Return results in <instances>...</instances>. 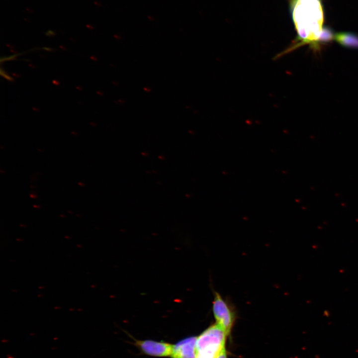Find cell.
I'll return each mask as SVG.
<instances>
[{
	"label": "cell",
	"instance_id": "9a60e30c",
	"mask_svg": "<svg viewBox=\"0 0 358 358\" xmlns=\"http://www.w3.org/2000/svg\"><path fill=\"white\" fill-rule=\"evenodd\" d=\"M60 47L61 49H63V50H66V48L65 47H64V46H62L61 45L60 46Z\"/></svg>",
	"mask_w": 358,
	"mask_h": 358
},
{
	"label": "cell",
	"instance_id": "52a82bcc",
	"mask_svg": "<svg viewBox=\"0 0 358 358\" xmlns=\"http://www.w3.org/2000/svg\"><path fill=\"white\" fill-rule=\"evenodd\" d=\"M335 38L332 30L328 27H324L319 40V44H324L330 42Z\"/></svg>",
	"mask_w": 358,
	"mask_h": 358
},
{
	"label": "cell",
	"instance_id": "277c9868",
	"mask_svg": "<svg viewBox=\"0 0 358 358\" xmlns=\"http://www.w3.org/2000/svg\"><path fill=\"white\" fill-rule=\"evenodd\" d=\"M134 344L144 354L156 357L171 356L173 345L164 342L151 340H138L135 339Z\"/></svg>",
	"mask_w": 358,
	"mask_h": 358
},
{
	"label": "cell",
	"instance_id": "2e32d148",
	"mask_svg": "<svg viewBox=\"0 0 358 358\" xmlns=\"http://www.w3.org/2000/svg\"><path fill=\"white\" fill-rule=\"evenodd\" d=\"M27 10L29 11L30 12H32V10L29 8H27Z\"/></svg>",
	"mask_w": 358,
	"mask_h": 358
},
{
	"label": "cell",
	"instance_id": "e0dca14e",
	"mask_svg": "<svg viewBox=\"0 0 358 358\" xmlns=\"http://www.w3.org/2000/svg\"><path fill=\"white\" fill-rule=\"evenodd\" d=\"M29 66H31V67H32V68H33L35 67V66H33V65H32V64H31V65L29 64Z\"/></svg>",
	"mask_w": 358,
	"mask_h": 358
},
{
	"label": "cell",
	"instance_id": "7c38bea8",
	"mask_svg": "<svg viewBox=\"0 0 358 358\" xmlns=\"http://www.w3.org/2000/svg\"><path fill=\"white\" fill-rule=\"evenodd\" d=\"M94 4L96 6H100L101 5V3L99 1H94Z\"/></svg>",
	"mask_w": 358,
	"mask_h": 358
},
{
	"label": "cell",
	"instance_id": "8992f818",
	"mask_svg": "<svg viewBox=\"0 0 358 358\" xmlns=\"http://www.w3.org/2000/svg\"><path fill=\"white\" fill-rule=\"evenodd\" d=\"M337 42L342 46L358 49V35L351 32H340L335 35Z\"/></svg>",
	"mask_w": 358,
	"mask_h": 358
},
{
	"label": "cell",
	"instance_id": "ba28073f",
	"mask_svg": "<svg viewBox=\"0 0 358 358\" xmlns=\"http://www.w3.org/2000/svg\"><path fill=\"white\" fill-rule=\"evenodd\" d=\"M217 358H227L226 351L225 349L222 351V352L220 354V355Z\"/></svg>",
	"mask_w": 358,
	"mask_h": 358
},
{
	"label": "cell",
	"instance_id": "5b68a950",
	"mask_svg": "<svg viewBox=\"0 0 358 358\" xmlns=\"http://www.w3.org/2000/svg\"><path fill=\"white\" fill-rule=\"evenodd\" d=\"M197 337L190 336L183 339L173 345L172 358H195Z\"/></svg>",
	"mask_w": 358,
	"mask_h": 358
},
{
	"label": "cell",
	"instance_id": "6da1fadb",
	"mask_svg": "<svg viewBox=\"0 0 358 358\" xmlns=\"http://www.w3.org/2000/svg\"><path fill=\"white\" fill-rule=\"evenodd\" d=\"M292 17L297 37L290 47L276 56L281 57L304 45L318 49L324 22V12L321 0H293L291 3Z\"/></svg>",
	"mask_w": 358,
	"mask_h": 358
},
{
	"label": "cell",
	"instance_id": "5bb4252c",
	"mask_svg": "<svg viewBox=\"0 0 358 358\" xmlns=\"http://www.w3.org/2000/svg\"><path fill=\"white\" fill-rule=\"evenodd\" d=\"M76 88H77L78 90H83V88H82L81 87H80V86H77V87H76Z\"/></svg>",
	"mask_w": 358,
	"mask_h": 358
},
{
	"label": "cell",
	"instance_id": "30bf717a",
	"mask_svg": "<svg viewBox=\"0 0 358 358\" xmlns=\"http://www.w3.org/2000/svg\"><path fill=\"white\" fill-rule=\"evenodd\" d=\"M86 26H87V27L89 29L91 30V29H93V26L90 24H88Z\"/></svg>",
	"mask_w": 358,
	"mask_h": 358
},
{
	"label": "cell",
	"instance_id": "7a4b0ae2",
	"mask_svg": "<svg viewBox=\"0 0 358 358\" xmlns=\"http://www.w3.org/2000/svg\"><path fill=\"white\" fill-rule=\"evenodd\" d=\"M227 336L216 323L208 327L197 337L195 358H217L225 349Z\"/></svg>",
	"mask_w": 358,
	"mask_h": 358
},
{
	"label": "cell",
	"instance_id": "8fae6325",
	"mask_svg": "<svg viewBox=\"0 0 358 358\" xmlns=\"http://www.w3.org/2000/svg\"><path fill=\"white\" fill-rule=\"evenodd\" d=\"M53 83L54 84H55V85H59L60 84L59 82H58V81H57V80H54V81H53Z\"/></svg>",
	"mask_w": 358,
	"mask_h": 358
},
{
	"label": "cell",
	"instance_id": "4fadbf2b",
	"mask_svg": "<svg viewBox=\"0 0 358 358\" xmlns=\"http://www.w3.org/2000/svg\"><path fill=\"white\" fill-rule=\"evenodd\" d=\"M12 75H13L14 76L16 77H20V76H19V75H18L17 74H16V73H12Z\"/></svg>",
	"mask_w": 358,
	"mask_h": 358
},
{
	"label": "cell",
	"instance_id": "9c48e42d",
	"mask_svg": "<svg viewBox=\"0 0 358 358\" xmlns=\"http://www.w3.org/2000/svg\"><path fill=\"white\" fill-rule=\"evenodd\" d=\"M46 35L48 36H52L55 35V33L51 30L48 31L46 33Z\"/></svg>",
	"mask_w": 358,
	"mask_h": 358
},
{
	"label": "cell",
	"instance_id": "3957f363",
	"mask_svg": "<svg viewBox=\"0 0 358 358\" xmlns=\"http://www.w3.org/2000/svg\"><path fill=\"white\" fill-rule=\"evenodd\" d=\"M212 311L216 323L225 331L227 335H230L236 319L235 310L230 303L216 291L214 292Z\"/></svg>",
	"mask_w": 358,
	"mask_h": 358
}]
</instances>
